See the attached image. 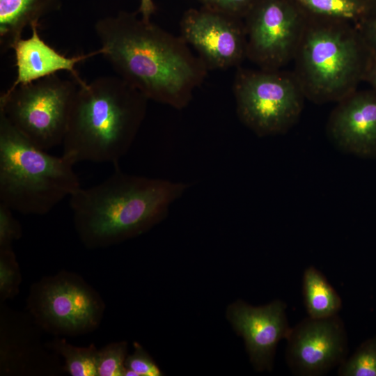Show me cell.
<instances>
[{"instance_id":"1","label":"cell","mask_w":376,"mask_h":376,"mask_svg":"<svg viewBox=\"0 0 376 376\" xmlns=\"http://www.w3.org/2000/svg\"><path fill=\"white\" fill-rule=\"evenodd\" d=\"M95 30L101 54L118 77L148 100L182 109L209 70L180 36L135 14L104 17Z\"/></svg>"},{"instance_id":"2","label":"cell","mask_w":376,"mask_h":376,"mask_svg":"<svg viewBox=\"0 0 376 376\" xmlns=\"http://www.w3.org/2000/svg\"><path fill=\"white\" fill-rule=\"evenodd\" d=\"M116 171L102 182L69 197L76 230L91 248L113 244L159 223L189 189L182 182Z\"/></svg>"},{"instance_id":"3","label":"cell","mask_w":376,"mask_h":376,"mask_svg":"<svg viewBox=\"0 0 376 376\" xmlns=\"http://www.w3.org/2000/svg\"><path fill=\"white\" fill-rule=\"evenodd\" d=\"M148 100L118 76L79 84L61 155L74 164L91 162L117 165L139 132Z\"/></svg>"},{"instance_id":"4","label":"cell","mask_w":376,"mask_h":376,"mask_svg":"<svg viewBox=\"0 0 376 376\" xmlns=\"http://www.w3.org/2000/svg\"><path fill=\"white\" fill-rule=\"evenodd\" d=\"M65 158L47 153L0 113V202L13 211L45 214L81 186Z\"/></svg>"},{"instance_id":"5","label":"cell","mask_w":376,"mask_h":376,"mask_svg":"<svg viewBox=\"0 0 376 376\" xmlns=\"http://www.w3.org/2000/svg\"><path fill=\"white\" fill-rule=\"evenodd\" d=\"M350 25L305 24L295 56V76L305 97L316 103L339 102L364 80L373 56L358 29Z\"/></svg>"},{"instance_id":"6","label":"cell","mask_w":376,"mask_h":376,"mask_svg":"<svg viewBox=\"0 0 376 376\" xmlns=\"http://www.w3.org/2000/svg\"><path fill=\"white\" fill-rule=\"evenodd\" d=\"M79 84L57 74L3 93L0 113L24 136L48 150L62 144Z\"/></svg>"},{"instance_id":"7","label":"cell","mask_w":376,"mask_h":376,"mask_svg":"<svg viewBox=\"0 0 376 376\" xmlns=\"http://www.w3.org/2000/svg\"><path fill=\"white\" fill-rule=\"evenodd\" d=\"M233 90L240 120L259 136L286 132L302 111L305 95L294 75L238 66Z\"/></svg>"},{"instance_id":"8","label":"cell","mask_w":376,"mask_h":376,"mask_svg":"<svg viewBox=\"0 0 376 376\" xmlns=\"http://www.w3.org/2000/svg\"><path fill=\"white\" fill-rule=\"evenodd\" d=\"M305 22L290 0H258L246 15V58L275 70L295 57Z\"/></svg>"},{"instance_id":"9","label":"cell","mask_w":376,"mask_h":376,"mask_svg":"<svg viewBox=\"0 0 376 376\" xmlns=\"http://www.w3.org/2000/svg\"><path fill=\"white\" fill-rule=\"evenodd\" d=\"M208 70L238 67L246 58L245 25L239 18L208 8L187 11L180 36Z\"/></svg>"},{"instance_id":"10","label":"cell","mask_w":376,"mask_h":376,"mask_svg":"<svg viewBox=\"0 0 376 376\" xmlns=\"http://www.w3.org/2000/svg\"><path fill=\"white\" fill-rule=\"evenodd\" d=\"M286 340L287 362L296 375H322L346 359L347 338L338 315L305 318L291 329Z\"/></svg>"},{"instance_id":"11","label":"cell","mask_w":376,"mask_h":376,"mask_svg":"<svg viewBox=\"0 0 376 376\" xmlns=\"http://www.w3.org/2000/svg\"><path fill=\"white\" fill-rule=\"evenodd\" d=\"M285 308L281 300L258 307L237 301L228 308V318L243 337L250 361L258 370L272 369L279 342L290 334Z\"/></svg>"},{"instance_id":"12","label":"cell","mask_w":376,"mask_h":376,"mask_svg":"<svg viewBox=\"0 0 376 376\" xmlns=\"http://www.w3.org/2000/svg\"><path fill=\"white\" fill-rule=\"evenodd\" d=\"M38 301L42 320L61 331L76 333L92 329L100 318L96 296L75 279L49 281L40 288Z\"/></svg>"},{"instance_id":"13","label":"cell","mask_w":376,"mask_h":376,"mask_svg":"<svg viewBox=\"0 0 376 376\" xmlns=\"http://www.w3.org/2000/svg\"><path fill=\"white\" fill-rule=\"evenodd\" d=\"M327 133L343 152L376 157V91H355L339 101L329 116Z\"/></svg>"},{"instance_id":"14","label":"cell","mask_w":376,"mask_h":376,"mask_svg":"<svg viewBox=\"0 0 376 376\" xmlns=\"http://www.w3.org/2000/svg\"><path fill=\"white\" fill-rule=\"evenodd\" d=\"M38 26V24H32L30 26L31 36L27 38H19L12 46L17 73L15 79L8 88L13 89L61 71L70 73L78 84L82 83L84 80L79 77L76 65L92 56L101 54V49L86 54L66 56L45 42L39 34Z\"/></svg>"},{"instance_id":"15","label":"cell","mask_w":376,"mask_h":376,"mask_svg":"<svg viewBox=\"0 0 376 376\" xmlns=\"http://www.w3.org/2000/svg\"><path fill=\"white\" fill-rule=\"evenodd\" d=\"M62 0H0V49L4 53L25 28L59 8Z\"/></svg>"},{"instance_id":"16","label":"cell","mask_w":376,"mask_h":376,"mask_svg":"<svg viewBox=\"0 0 376 376\" xmlns=\"http://www.w3.org/2000/svg\"><path fill=\"white\" fill-rule=\"evenodd\" d=\"M302 292L309 317L322 319L338 315L342 300L324 274L313 266L303 274Z\"/></svg>"},{"instance_id":"17","label":"cell","mask_w":376,"mask_h":376,"mask_svg":"<svg viewBox=\"0 0 376 376\" xmlns=\"http://www.w3.org/2000/svg\"><path fill=\"white\" fill-rule=\"evenodd\" d=\"M296 4L327 20L346 24L354 23L357 28L371 15L368 7L361 0H292Z\"/></svg>"},{"instance_id":"18","label":"cell","mask_w":376,"mask_h":376,"mask_svg":"<svg viewBox=\"0 0 376 376\" xmlns=\"http://www.w3.org/2000/svg\"><path fill=\"white\" fill-rule=\"evenodd\" d=\"M54 347L65 359V368L70 375H97V350L93 345L88 347H77L64 340H58L55 342Z\"/></svg>"},{"instance_id":"19","label":"cell","mask_w":376,"mask_h":376,"mask_svg":"<svg viewBox=\"0 0 376 376\" xmlns=\"http://www.w3.org/2000/svg\"><path fill=\"white\" fill-rule=\"evenodd\" d=\"M340 376H376V339L363 343L340 366Z\"/></svg>"},{"instance_id":"20","label":"cell","mask_w":376,"mask_h":376,"mask_svg":"<svg viewBox=\"0 0 376 376\" xmlns=\"http://www.w3.org/2000/svg\"><path fill=\"white\" fill-rule=\"evenodd\" d=\"M126 352L127 344L125 342L112 343L97 351V375H125Z\"/></svg>"},{"instance_id":"21","label":"cell","mask_w":376,"mask_h":376,"mask_svg":"<svg viewBox=\"0 0 376 376\" xmlns=\"http://www.w3.org/2000/svg\"><path fill=\"white\" fill-rule=\"evenodd\" d=\"M19 283V272L10 248L0 249V293L1 299L14 296Z\"/></svg>"},{"instance_id":"22","label":"cell","mask_w":376,"mask_h":376,"mask_svg":"<svg viewBox=\"0 0 376 376\" xmlns=\"http://www.w3.org/2000/svg\"><path fill=\"white\" fill-rule=\"evenodd\" d=\"M134 353L125 359V376H160L162 372L137 343H134Z\"/></svg>"},{"instance_id":"23","label":"cell","mask_w":376,"mask_h":376,"mask_svg":"<svg viewBox=\"0 0 376 376\" xmlns=\"http://www.w3.org/2000/svg\"><path fill=\"white\" fill-rule=\"evenodd\" d=\"M13 212L10 207L0 202V249L10 248L13 242L21 236L20 224Z\"/></svg>"},{"instance_id":"24","label":"cell","mask_w":376,"mask_h":376,"mask_svg":"<svg viewBox=\"0 0 376 376\" xmlns=\"http://www.w3.org/2000/svg\"><path fill=\"white\" fill-rule=\"evenodd\" d=\"M206 8L235 17L247 15L258 0H201Z\"/></svg>"},{"instance_id":"25","label":"cell","mask_w":376,"mask_h":376,"mask_svg":"<svg viewBox=\"0 0 376 376\" xmlns=\"http://www.w3.org/2000/svg\"><path fill=\"white\" fill-rule=\"evenodd\" d=\"M357 29L371 55L376 57V14L368 17Z\"/></svg>"},{"instance_id":"26","label":"cell","mask_w":376,"mask_h":376,"mask_svg":"<svg viewBox=\"0 0 376 376\" xmlns=\"http://www.w3.org/2000/svg\"><path fill=\"white\" fill-rule=\"evenodd\" d=\"M155 6L152 0H141L139 12L145 20H150L151 15L155 11Z\"/></svg>"},{"instance_id":"27","label":"cell","mask_w":376,"mask_h":376,"mask_svg":"<svg viewBox=\"0 0 376 376\" xmlns=\"http://www.w3.org/2000/svg\"><path fill=\"white\" fill-rule=\"evenodd\" d=\"M364 80L368 81L376 91V57L373 56L366 70Z\"/></svg>"},{"instance_id":"28","label":"cell","mask_w":376,"mask_h":376,"mask_svg":"<svg viewBox=\"0 0 376 376\" xmlns=\"http://www.w3.org/2000/svg\"><path fill=\"white\" fill-rule=\"evenodd\" d=\"M370 9L371 15L376 14V0H361Z\"/></svg>"}]
</instances>
